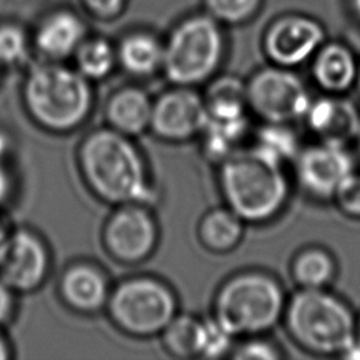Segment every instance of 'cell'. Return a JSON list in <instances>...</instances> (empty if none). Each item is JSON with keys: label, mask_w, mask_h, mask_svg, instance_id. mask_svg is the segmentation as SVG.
<instances>
[{"label": "cell", "mask_w": 360, "mask_h": 360, "mask_svg": "<svg viewBox=\"0 0 360 360\" xmlns=\"http://www.w3.org/2000/svg\"><path fill=\"white\" fill-rule=\"evenodd\" d=\"M111 285L105 271L91 262H73L60 274L58 294L72 311L91 315L105 309Z\"/></svg>", "instance_id": "5bb4252c"}, {"label": "cell", "mask_w": 360, "mask_h": 360, "mask_svg": "<svg viewBox=\"0 0 360 360\" xmlns=\"http://www.w3.org/2000/svg\"><path fill=\"white\" fill-rule=\"evenodd\" d=\"M73 59L76 70L90 82L104 80L118 66L115 46L103 37H86Z\"/></svg>", "instance_id": "d4e9b609"}, {"label": "cell", "mask_w": 360, "mask_h": 360, "mask_svg": "<svg viewBox=\"0 0 360 360\" xmlns=\"http://www.w3.org/2000/svg\"><path fill=\"white\" fill-rule=\"evenodd\" d=\"M115 51L118 66L131 77L148 79L162 70L163 42L148 31L124 35Z\"/></svg>", "instance_id": "d6986e66"}, {"label": "cell", "mask_w": 360, "mask_h": 360, "mask_svg": "<svg viewBox=\"0 0 360 360\" xmlns=\"http://www.w3.org/2000/svg\"><path fill=\"white\" fill-rule=\"evenodd\" d=\"M15 291L0 278V325L10 321L15 308Z\"/></svg>", "instance_id": "d6a6232c"}, {"label": "cell", "mask_w": 360, "mask_h": 360, "mask_svg": "<svg viewBox=\"0 0 360 360\" xmlns=\"http://www.w3.org/2000/svg\"><path fill=\"white\" fill-rule=\"evenodd\" d=\"M304 118L322 142L338 145H345L352 138H356L360 127L357 108L343 98H318L311 103Z\"/></svg>", "instance_id": "e0dca14e"}, {"label": "cell", "mask_w": 360, "mask_h": 360, "mask_svg": "<svg viewBox=\"0 0 360 360\" xmlns=\"http://www.w3.org/2000/svg\"><path fill=\"white\" fill-rule=\"evenodd\" d=\"M357 62L349 46L340 42L322 44L314 55L312 76L319 87L342 93L356 83Z\"/></svg>", "instance_id": "ac0fdd59"}, {"label": "cell", "mask_w": 360, "mask_h": 360, "mask_svg": "<svg viewBox=\"0 0 360 360\" xmlns=\"http://www.w3.org/2000/svg\"><path fill=\"white\" fill-rule=\"evenodd\" d=\"M291 338L321 354L343 353L356 339V323L347 305L322 288H301L285 304Z\"/></svg>", "instance_id": "8992f818"}, {"label": "cell", "mask_w": 360, "mask_h": 360, "mask_svg": "<svg viewBox=\"0 0 360 360\" xmlns=\"http://www.w3.org/2000/svg\"><path fill=\"white\" fill-rule=\"evenodd\" d=\"M217 167L224 205L245 224H264L284 208L290 195L284 165L246 146Z\"/></svg>", "instance_id": "3957f363"}, {"label": "cell", "mask_w": 360, "mask_h": 360, "mask_svg": "<svg viewBox=\"0 0 360 360\" xmlns=\"http://www.w3.org/2000/svg\"><path fill=\"white\" fill-rule=\"evenodd\" d=\"M101 240L118 263L139 264L149 259L159 242V226L150 207L138 202L115 205L103 225Z\"/></svg>", "instance_id": "9c48e42d"}, {"label": "cell", "mask_w": 360, "mask_h": 360, "mask_svg": "<svg viewBox=\"0 0 360 360\" xmlns=\"http://www.w3.org/2000/svg\"><path fill=\"white\" fill-rule=\"evenodd\" d=\"M285 294L271 274L248 269L233 273L217 288L211 316L235 339L263 335L274 328L285 309Z\"/></svg>", "instance_id": "277c9868"}, {"label": "cell", "mask_w": 360, "mask_h": 360, "mask_svg": "<svg viewBox=\"0 0 360 360\" xmlns=\"http://www.w3.org/2000/svg\"><path fill=\"white\" fill-rule=\"evenodd\" d=\"M105 311L122 333L145 339L162 333L179 312V300L162 278L138 274L111 287Z\"/></svg>", "instance_id": "52a82bcc"}, {"label": "cell", "mask_w": 360, "mask_h": 360, "mask_svg": "<svg viewBox=\"0 0 360 360\" xmlns=\"http://www.w3.org/2000/svg\"><path fill=\"white\" fill-rule=\"evenodd\" d=\"M202 93L208 117L232 120L248 115L246 82L233 75L214 76Z\"/></svg>", "instance_id": "7402d4cb"}, {"label": "cell", "mask_w": 360, "mask_h": 360, "mask_svg": "<svg viewBox=\"0 0 360 360\" xmlns=\"http://www.w3.org/2000/svg\"><path fill=\"white\" fill-rule=\"evenodd\" d=\"M248 107L263 122L290 124L304 118L312 100L290 68L273 65L256 70L246 80Z\"/></svg>", "instance_id": "ba28073f"}, {"label": "cell", "mask_w": 360, "mask_h": 360, "mask_svg": "<svg viewBox=\"0 0 360 360\" xmlns=\"http://www.w3.org/2000/svg\"><path fill=\"white\" fill-rule=\"evenodd\" d=\"M21 97L31 121L52 134L79 129L89 120L94 105L91 82L76 68L51 60L28 69Z\"/></svg>", "instance_id": "7a4b0ae2"}, {"label": "cell", "mask_w": 360, "mask_h": 360, "mask_svg": "<svg viewBox=\"0 0 360 360\" xmlns=\"http://www.w3.org/2000/svg\"><path fill=\"white\" fill-rule=\"evenodd\" d=\"M291 274L301 288H322L335 276V263L326 252L307 249L294 259Z\"/></svg>", "instance_id": "484cf974"}, {"label": "cell", "mask_w": 360, "mask_h": 360, "mask_svg": "<svg viewBox=\"0 0 360 360\" xmlns=\"http://www.w3.org/2000/svg\"><path fill=\"white\" fill-rule=\"evenodd\" d=\"M245 222L226 205L208 210L200 219L197 236L200 243L212 253L233 250L245 233Z\"/></svg>", "instance_id": "44dd1931"}, {"label": "cell", "mask_w": 360, "mask_h": 360, "mask_svg": "<svg viewBox=\"0 0 360 360\" xmlns=\"http://www.w3.org/2000/svg\"><path fill=\"white\" fill-rule=\"evenodd\" d=\"M87 37L83 20L69 10L48 14L37 27L34 46L45 60L62 62L75 55Z\"/></svg>", "instance_id": "9a60e30c"}, {"label": "cell", "mask_w": 360, "mask_h": 360, "mask_svg": "<svg viewBox=\"0 0 360 360\" xmlns=\"http://www.w3.org/2000/svg\"><path fill=\"white\" fill-rule=\"evenodd\" d=\"M10 357V346L4 336L0 333V360H6Z\"/></svg>", "instance_id": "8d00e7d4"}, {"label": "cell", "mask_w": 360, "mask_h": 360, "mask_svg": "<svg viewBox=\"0 0 360 360\" xmlns=\"http://www.w3.org/2000/svg\"><path fill=\"white\" fill-rule=\"evenodd\" d=\"M52 267L51 250L37 232L18 228L8 232L0 248V278L15 292L42 287Z\"/></svg>", "instance_id": "8fae6325"}, {"label": "cell", "mask_w": 360, "mask_h": 360, "mask_svg": "<svg viewBox=\"0 0 360 360\" xmlns=\"http://www.w3.org/2000/svg\"><path fill=\"white\" fill-rule=\"evenodd\" d=\"M250 136L249 148L280 165L294 160L301 150L298 138L288 124L263 122L250 132Z\"/></svg>", "instance_id": "cb8c5ba5"}, {"label": "cell", "mask_w": 360, "mask_h": 360, "mask_svg": "<svg viewBox=\"0 0 360 360\" xmlns=\"http://www.w3.org/2000/svg\"><path fill=\"white\" fill-rule=\"evenodd\" d=\"M325 42L322 24L304 14H285L274 20L263 37V51L277 66L294 68L315 55Z\"/></svg>", "instance_id": "7c38bea8"}, {"label": "cell", "mask_w": 360, "mask_h": 360, "mask_svg": "<svg viewBox=\"0 0 360 360\" xmlns=\"http://www.w3.org/2000/svg\"><path fill=\"white\" fill-rule=\"evenodd\" d=\"M10 146H11L10 138L7 136V134L0 131V160H1V158H4L7 155Z\"/></svg>", "instance_id": "d590c367"}, {"label": "cell", "mask_w": 360, "mask_h": 360, "mask_svg": "<svg viewBox=\"0 0 360 360\" xmlns=\"http://www.w3.org/2000/svg\"><path fill=\"white\" fill-rule=\"evenodd\" d=\"M225 56L219 22L210 14L184 18L163 42L162 73L174 86L197 87L217 76Z\"/></svg>", "instance_id": "5b68a950"}, {"label": "cell", "mask_w": 360, "mask_h": 360, "mask_svg": "<svg viewBox=\"0 0 360 360\" xmlns=\"http://www.w3.org/2000/svg\"><path fill=\"white\" fill-rule=\"evenodd\" d=\"M356 138L359 139V146H360V127H359V131H357V135H356Z\"/></svg>", "instance_id": "60d3db41"}, {"label": "cell", "mask_w": 360, "mask_h": 360, "mask_svg": "<svg viewBox=\"0 0 360 360\" xmlns=\"http://www.w3.org/2000/svg\"><path fill=\"white\" fill-rule=\"evenodd\" d=\"M207 14L218 22L239 24L249 20L262 0H204Z\"/></svg>", "instance_id": "f1b7e54d"}, {"label": "cell", "mask_w": 360, "mask_h": 360, "mask_svg": "<svg viewBox=\"0 0 360 360\" xmlns=\"http://www.w3.org/2000/svg\"><path fill=\"white\" fill-rule=\"evenodd\" d=\"M356 84H357V89H359V93H360V65L357 68V76H356Z\"/></svg>", "instance_id": "ab89813d"}, {"label": "cell", "mask_w": 360, "mask_h": 360, "mask_svg": "<svg viewBox=\"0 0 360 360\" xmlns=\"http://www.w3.org/2000/svg\"><path fill=\"white\" fill-rule=\"evenodd\" d=\"M30 58V41L22 28L14 24L0 27V65L21 66Z\"/></svg>", "instance_id": "4316f807"}, {"label": "cell", "mask_w": 360, "mask_h": 360, "mask_svg": "<svg viewBox=\"0 0 360 360\" xmlns=\"http://www.w3.org/2000/svg\"><path fill=\"white\" fill-rule=\"evenodd\" d=\"M83 3L98 17H112L121 11L125 0H83Z\"/></svg>", "instance_id": "1f68e13d"}, {"label": "cell", "mask_w": 360, "mask_h": 360, "mask_svg": "<svg viewBox=\"0 0 360 360\" xmlns=\"http://www.w3.org/2000/svg\"><path fill=\"white\" fill-rule=\"evenodd\" d=\"M204 330V318L177 312L162 330L163 349L177 359L200 357Z\"/></svg>", "instance_id": "603a6c76"}, {"label": "cell", "mask_w": 360, "mask_h": 360, "mask_svg": "<svg viewBox=\"0 0 360 360\" xmlns=\"http://www.w3.org/2000/svg\"><path fill=\"white\" fill-rule=\"evenodd\" d=\"M76 162L86 187L103 202L152 207L158 201L146 159L131 136L97 127L82 138Z\"/></svg>", "instance_id": "6da1fadb"}, {"label": "cell", "mask_w": 360, "mask_h": 360, "mask_svg": "<svg viewBox=\"0 0 360 360\" xmlns=\"http://www.w3.org/2000/svg\"><path fill=\"white\" fill-rule=\"evenodd\" d=\"M208 121L204 97L195 87L174 86L153 98L149 131L170 143L198 138Z\"/></svg>", "instance_id": "30bf717a"}, {"label": "cell", "mask_w": 360, "mask_h": 360, "mask_svg": "<svg viewBox=\"0 0 360 360\" xmlns=\"http://www.w3.org/2000/svg\"><path fill=\"white\" fill-rule=\"evenodd\" d=\"M10 193H11V177L8 174V170L4 167V165L0 160V204L7 200Z\"/></svg>", "instance_id": "836d02e7"}, {"label": "cell", "mask_w": 360, "mask_h": 360, "mask_svg": "<svg viewBox=\"0 0 360 360\" xmlns=\"http://www.w3.org/2000/svg\"><path fill=\"white\" fill-rule=\"evenodd\" d=\"M250 132L249 115L232 120L208 117L205 127L198 135L202 156L208 162L219 165L238 150L243 149V143L248 141Z\"/></svg>", "instance_id": "ffe728a7"}, {"label": "cell", "mask_w": 360, "mask_h": 360, "mask_svg": "<svg viewBox=\"0 0 360 360\" xmlns=\"http://www.w3.org/2000/svg\"><path fill=\"white\" fill-rule=\"evenodd\" d=\"M295 173L301 187L309 194L333 197L342 180L353 170V159L345 145L322 142L300 150L295 158Z\"/></svg>", "instance_id": "4fadbf2b"}, {"label": "cell", "mask_w": 360, "mask_h": 360, "mask_svg": "<svg viewBox=\"0 0 360 360\" xmlns=\"http://www.w3.org/2000/svg\"><path fill=\"white\" fill-rule=\"evenodd\" d=\"M350 11L353 13L357 22H360V0H349Z\"/></svg>", "instance_id": "74e56055"}, {"label": "cell", "mask_w": 360, "mask_h": 360, "mask_svg": "<svg viewBox=\"0 0 360 360\" xmlns=\"http://www.w3.org/2000/svg\"><path fill=\"white\" fill-rule=\"evenodd\" d=\"M333 198L345 214L360 218V174L352 172L346 176L336 188Z\"/></svg>", "instance_id": "4dcf8cb0"}, {"label": "cell", "mask_w": 360, "mask_h": 360, "mask_svg": "<svg viewBox=\"0 0 360 360\" xmlns=\"http://www.w3.org/2000/svg\"><path fill=\"white\" fill-rule=\"evenodd\" d=\"M153 98L136 84H125L115 89L104 105L107 127L131 138L149 131Z\"/></svg>", "instance_id": "2e32d148"}, {"label": "cell", "mask_w": 360, "mask_h": 360, "mask_svg": "<svg viewBox=\"0 0 360 360\" xmlns=\"http://www.w3.org/2000/svg\"><path fill=\"white\" fill-rule=\"evenodd\" d=\"M342 356L352 360H360V338H356L342 353Z\"/></svg>", "instance_id": "e575fe53"}, {"label": "cell", "mask_w": 360, "mask_h": 360, "mask_svg": "<svg viewBox=\"0 0 360 360\" xmlns=\"http://www.w3.org/2000/svg\"><path fill=\"white\" fill-rule=\"evenodd\" d=\"M233 360H278L281 357L280 349L263 338V335H253L242 338L239 343H235L231 354Z\"/></svg>", "instance_id": "f546056e"}, {"label": "cell", "mask_w": 360, "mask_h": 360, "mask_svg": "<svg viewBox=\"0 0 360 360\" xmlns=\"http://www.w3.org/2000/svg\"><path fill=\"white\" fill-rule=\"evenodd\" d=\"M235 346V338L219 325L211 315L204 318V330L201 342L202 359H221L231 354Z\"/></svg>", "instance_id": "83f0119b"}, {"label": "cell", "mask_w": 360, "mask_h": 360, "mask_svg": "<svg viewBox=\"0 0 360 360\" xmlns=\"http://www.w3.org/2000/svg\"><path fill=\"white\" fill-rule=\"evenodd\" d=\"M7 235H8V231H7V229H6V226L0 222V248H1V245L4 243V240H6Z\"/></svg>", "instance_id": "f35d334b"}]
</instances>
